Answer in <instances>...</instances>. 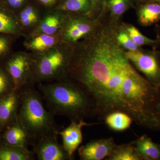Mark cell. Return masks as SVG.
I'll use <instances>...</instances> for the list:
<instances>
[{"instance_id":"cell-7","label":"cell","mask_w":160,"mask_h":160,"mask_svg":"<svg viewBox=\"0 0 160 160\" xmlns=\"http://www.w3.org/2000/svg\"><path fill=\"white\" fill-rule=\"evenodd\" d=\"M125 54L129 62L149 82L160 88V63L155 54L139 50L126 52Z\"/></svg>"},{"instance_id":"cell-11","label":"cell","mask_w":160,"mask_h":160,"mask_svg":"<svg viewBox=\"0 0 160 160\" xmlns=\"http://www.w3.org/2000/svg\"><path fill=\"white\" fill-rule=\"evenodd\" d=\"M71 122V124L67 128L62 131H59L58 134L62 136V139L63 148L71 160H73L75 152L82 142V128L84 126L96 124H88L84 120Z\"/></svg>"},{"instance_id":"cell-26","label":"cell","mask_w":160,"mask_h":160,"mask_svg":"<svg viewBox=\"0 0 160 160\" xmlns=\"http://www.w3.org/2000/svg\"><path fill=\"white\" fill-rule=\"evenodd\" d=\"M7 5L13 9H19L25 7L27 0H6Z\"/></svg>"},{"instance_id":"cell-4","label":"cell","mask_w":160,"mask_h":160,"mask_svg":"<svg viewBox=\"0 0 160 160\" xmlns=\"http://www.w3.org/2000/svg\"><path fill=\"white\" fill-rule=\"evenodd\" d=\"M73 49L72 46L61 42L31 55L33 84L51 82L68 78Z\"/></svg>"},{"instance_id":"cell-23","label":"cell","mask_w":160,"mask_h":160,"mask_svg":"<svg viewBox=\"0 0 160 160\" xmlns=\"http://www.w3.org/2000/svg\"><path fill=\"white\" fill-rule=\"evenodd\" d=\"M14 90V84L8 72L0 68V98Z\"/></svg>"},{"instance_id":"cell-27","label":"cell","mask_w":160,"mask_h":160,"mask_svg":"<svg viewBox=\"0 0 160 160\" xmlns=\"http://www.w3.org/2000/svg\"><path fill=\"white\" fill-rule=\"evenodd\" d=\"M9 42L8 39L0 36V56L7 52L9 49Z\"/></svg>"},{"instance_id":"cell-5","label":"cell","mask_w":160,"mask_h":160,"mask_svg":"<svg viewBox=\"0 0 160 160\" xmlns=\"http://www.w3.org/2000/svg\"><path fill=\"white\" fill-rule=\"evenodd\" d=\"M79 15L66 13L59 33L61 42L72 46L93 32V22L84 15Z\"/></svg>"},{"instance_id":"cell-32","label":"cell","mask_w":160,"mask_h":160,"mask_svg":"<svg viewBox=\"0 0 160 160\" xmlns=\"http://www.w3.org/2000/svg\"><path fill=\"white\" fill-rule=\"evenodd\" d=\"M1 135H2V133L0 132V141H1Z\"/></svg>"},{"instance_id":"cell-1","label":"cell","mask_w":160,"mask_h":160,"mask_svg":"<svg viewBox=\"0 0 160 160\" xmlns=\"http://www.w3.org/2000/svg\"><path fill=\"white\" fill-rule=\"evenodd\" d=\"M107 33L93 32L73 49L68 77L90 95L99 118L122 111L139 126L160 131L156 109L160 88L135 69L116 40Z\"/></svg>"},{"instance_id":"cell-9","label":"cell","mask_w":160,"mask_h":160,"mask_svg":"<svg viewBox=\"0 0 160 160\" xmlns=\"http://www.w3.org/2000/svg\"><path fill=\"white\" fill-rule=\"evenodd\" d=\"M117 146L113 138L93 140L78 150L80 159L101 160L109 157Z\"/></svg>"},{"instance_id":"cell-14","label":"cell","mask_w":160,"mask_h":160,"mask_svg":"<svg viewBox=\"0 0 160 160\" xmlns=\"http://www.w3.org/2000/svg\"><path fill=\"white\" fill-rule=\"evenodd\" d=\"M132 143L141 160H160V145L147 135L142 136Z\"/></svg>"},{"instance_id":"cell-13","label":"cell","mask_w":160,"mask_h":160,"mask_svg":"<svg viewBox=\"0 0 160 160\" xmlns=\"http://www.w3.org/2000/svg\"><path fill=\"white\" fill-rule=\"evenodd\" d=\"M0 142L10 146L25 148L31 145L29 134L20 124L18 118L13 124L2 132Z\"/></svg>"},{"instance_id":"cell-29","label":"cell","mask_w":160,"mask_h":160,"mask_svg":"<svg viewBox=\"0 0 160 160\" xmlns=\"http://www.w3.org/2000/svg\"><path fill=\"white\" fill-rule=\"evenodd\" d=\"M92 8H96L100 5L102 0H90Z\"/></svg>"},{"instance_id":"cell-8","label":"cell","mask_w":160,"mask_h":160,"mask_svg":"<svg viewBox=\"0 0 160 160\" xmlns=\"http://www.w3.org/2000/svg\"><path fill=\"white\" fill-rule=\"evenodd\" d=\"M58 136H52L33 143L32 152L38 160H71Z\"/></svg>"},{"instance_id":"cell-3","label":"cell","mask_w":160,"mask_h":160,"mask_svg":"<svg viewBox=\"0 0 160 160\" xmlns=\"http://www.w3.org/2000/svg\"><path fill=\"white\" fill-rule=\"evenodd\" d=\"M19 92L18 118L29 134L31 145L45 138L58 136L59 131L54 115L46 109L42 94L34 85L24 87Z\"/></svg>"},{"instance_id":"cell-30","label":"cell","mask_w":160,"mask_h":160,"mask_svg":"<svg viewBox=\"0 0 160 160\" xmlns=\"http://www.w3.org/2000/svg\"><path fill=\"white\" fill-rule=\"evenodd\" d=\"M156 109L159 112H160V99L156 105Z\"/></svg>"},{"instance_id":"cell-20","label":"cell","mask_w":160,"mask_h":160,"mask_svg":"<svg viewBox=\"0 0 160 160\" xmlns=\"http://www.w3.org/2000/svg\"><path fill=\"white\" fill-rule=\"evenodd\" d=\"M106 160H142L132 143L117 145Z\"/></svg>"},{"instance_id":"cell-21","label":"cell","mask_w":160,"mask_h":160,"mask_svg":"<svg viewBox=\"0 0 160 160\" xmlns=\"http://www.w3.org/2000/svg\"><path fill=\"white\" fill-rule=\"evenodd\" d=\"M17 22L6 12L0 10V32L11 34L21 33Z\"/></svg>"},{"instance_id":"cell-31","label":"cell","mask_w":160,"mask_h":160,"mask_svg":"<svg viewBox=\"0 0 160 160\" xmlns=\"http://www.w3.org/2000/svg\"><path fill=\"white\" fill-rule=\"evenodd\" d=\"M152 2L160 3V0H151Z\"/></svg>"},{"instance_id":"cell-12","label":"cell","mask_w":160,"mask_h":160,"mask_svg":"<svg viewBox=\"0 0 160 160\" xmlns=\"http://www.w3.org/2000/svg\"><path fill=\"white\" fill-rule=\"evenodd\" d=\"M66 12L55 9L44 16L32 32L30 36L39 34H59Z\"/></svg>"},{"instance_id":"cell-22","label":"cell","mask_w":160,"mask_h":160,"mask_svg":"<svg viewBox=\"0 0 160 160\" xmlns=\"http://www.w3.org/2000/svg\"><path fill=\"white\" fill-rule=\"evenodd\" d=\"M126 31L132 41L139 47L144 45H153L157 43L156 40L146 37L134 26H128L126 28Z\"/></svg>"},{"instance_id":"cell-18","label":"cell","mask_w":160,"mask_h":160,"mask_svg":"<svg viewBox=\"0 0 160 160\" xmlns=\"http://www.w3.org/2000/svg\"><path fill=\"white\" fill-rule=\"evenodd\" d=\"M92 8L90 0H61L56 9L66 13L86 15Z\"/></svg>"},{"instance_id":"cell-25","label":"cell","mask_w":160,"mask_h":160,"mask_svg":"<svg viewBox=\"0 0 160 160\" xmlns=\"http://www.w3.org/2000/svg\"><path fill=\"white\" fill-rule=\"evenodd\" d=\"M128 0H109V5L112 14L116 17H119L126 11Z\"/></svg>"},{"instance_id":"cell-16","label":"cell","mask_w":160,"mask_h":160,"mask_svg":"<svg viewBox=\"0 0 160 160\" xmlns=\"http://www.w3.org/2000/svg\"><path fill=\"white\" fill-rule=\"evenodd\" d=\"M34 156L27 148L10 146L0 142V160H33Z\"/></svg>"},{"instance_id":"cell-2","label":"cell","mask_w":160,"mask_h":160,"mask_svg":"<svg viewBox=\"0 0 160 160\" xmlns=\"http://www.w3.org/2000/svg\"><path fill=\"white\" fill-rule=\"evenodd\" d=\"M38 90L48 110L54 115L79 122L97 116L93 100L79 83L68 78L60 81L38 84Z\"/></svg>"},{"instance_id":"cell-15","label":"cell","mask_w":160,"mask_h":160,"mask_svg":"<svg viewBox=\"0 0 160 160\" xmlns=\"http://www.w3.org/2000/svg\"><path fill=\"white\" fill-rule=\"evenodd\" d=\"M61 42L59 34H39L32 36L24 43L25 47L34 52H41Z\"/></svg>"},{"instance_id":"cell-28","label":"cell","mask_w":160,"mask_h":160,"mask_svg":"<svg viewBox=\"0 0 160 160\" xmlns=\"http://www.w3.org/2000/svg\"><path fill=\"white\" fill-rule=\"evenodd\" d=\"M40 5L46 8H51L56 5L59 0H36Z\"/></svg>"},{"instance_id":"cell-10","label":"cell","mask_w":160,"mask_h":160,"mask_svg":"<svg viewBox=\"0 0 160 160\" xmlns=\"http://www.w3.org/2000/svg\"><path fill=\"white\" fill-rule=\"evenodd\" d=\"M20 104L19 91L14 90L0 98V132L15 122Z\"/></svg>"},{"instance_id":"cell-6","label":"cell","mask_w":160,"mask_h":160,"mask_svg":"<svg viewBox=\"0 0 160 160\" xmlns=\"http://www.w3.org/2000/svg\"><path fill=\"white\" fill-rule=\"evenodd\" d=\"M6 69L13 82L15 90L19 91L26 86L34 85L31 55L25 52H18L8 60Z\"/></svg>"},{"instance_id":"cell-17","label":"cell","mask_w":160,"mask_h":160,"mask_svg":"<svg viewBox=\"0 0 160 160\" xmlns=\"http://www.w3.org/2000/svg\"><path fill=\"white\" fill-rule=\"evenodd\" d=\"M103 119L109 129L123 131L129 129L133 122L131 117L122 111H114L106 115Z\"/></svg>"},{"instance_id":"cell-24","label":"cell","mask_w":160,"mask_h":160,"mask_svg":"<svg viewBox=\"0 0 160 160\" xmlns=\"http://www.w3.org/2000/svg\"><path fill=\"white\" fill-rule=\"evenodd\" d=\"M117 40L120 44L128 51H136L138 50L139 46L132 41L127 32L122 31L117 36Z\"/></svg>"},{"instance_id":"cell-19","label":"cell","mask_w":160,"mask_h":160,"mask_svg":"<svg viewBox=\"0 0 160 160\" xmlns=\"http://www.w3.org/2000/svg\"><path fill=\"white\" fill-rule=\"evenodd\" d=\"M138 20L142 25L150 26L160 20V3H148L142 6L138 11Z\"/></svg>"}]
</instances>
